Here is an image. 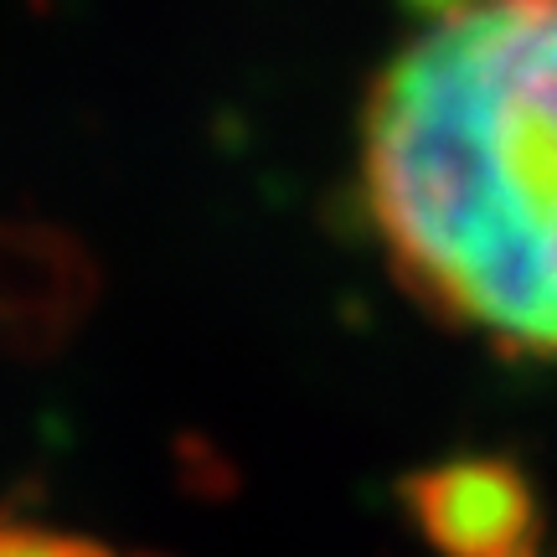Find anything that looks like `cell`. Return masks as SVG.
Returning <instances> with one entry per match:
<instances>
[{"label":"cell","mask_w":557,"mask_h":557,"mask_svg":"<svg viewBox=\"0 0 557 557\" xmlns=\"http://www.w3.org/2000/svg\"><path fill=\"white\" fill-rule=\"evenodd\" d=\"M403 500L438 557H542V496L517 459L444 455L408 475Z\"/></svg>","instance_id":"7a4b0ae2"},{"label":"cell","mask_w":557,"mask_h":557,"mask_svg":"<svg viewBox=\"0 0 557 557\" xmlns=\"http://www.w3.org/2000/svg\"><path fill=\"white\" fill-rule=\"evenodd\" d=\"M357 129L403 289L506 361L557 367V0H408Z\"/></svg>","instance_id":"6da1fadb"},{"label":"cell","mask_w":557,"mask_h":557,"mask_svg":"<svg viewBox=\"0 0 557 557\" xmlns=\"http://www.w3.org/2000/svg\"><path fill=\"white\" fill-rule=\"evenodd\" d=\"M0 557H124L109 542L52 527V521L0 517Z\"/></svg>","instance_id":"3957f363"}]
</instances>
